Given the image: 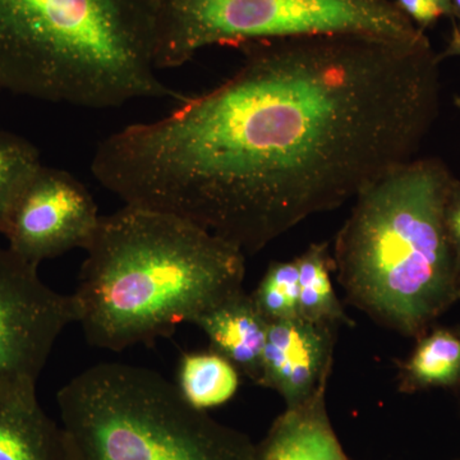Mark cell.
I'll list each match as a JSON object with an SVG mask.
<instances>
[{"mask_svg": "<svg viewBox=\"0 0 460 460\" xmlns=\"http://www.w3.org/2000/svg\"><path fill=\"white\" fill-rule=\"evenodd\" d=\"M445 228L456 255V268L460 275V181H454L445 205Z\"/></svg>", "mask_w": 460, "mask_h": 460, "instance_id": "cell-19", "label": "cell"}, {"mask_svg": "<svg viewBox=\"0 0 460 460\" xmlns=\"http://www.w3.org/2000/svg\"><path fill=\"white\" fill-rule=\"evenodd\" d=\"M241 372L217 350L184 353L178 366L177 389L199 411L222 407L238 393Z\"/></svg>", "mask_w": 460, "mask_h": 460, "instance_id": "cell-14", "label": "cell"}, {"mask_svg": "<svg viewBox=\"0 0 460 460\" xmlns=\"http://www.w3.org/2000/svg\"><path fill=\"white\" fill-rule=\"evenodd\" d=\"M77 321L74 298L51 289L39 266L0 246V398L38 399L57 339Z\"/></svg>", "mask_w": 460, "mask_h": 460, "instance_id": "cell-7", "label": "cell"}, {"mask_svg": "<svg viewBox=\"0 0 460 460\" xmlns=\"http://www.w3.org/2000/svg\"><path fill=\"white\" fill-rule=\"evenodd\" d=\"M298 278L296 259L269 265L259 286L251 293L257 310L269 323L301 317Z\"/></svg>", "mask_w": 460, "mask_h": 460, "instance_id": "cell-16", "label": "cell"}, {"mask_svg": "<svg viewBox=\"0 0 460 460\" xmlns=\"http://www.w3.org/2000/svg\"><path fill=\"white\" fill-rule=\"evenodd\" d=\"M456 180L436 157L395 166L353 199L332 247L345 302L407 338L422 337L459 301L445 228Z\"/></svg>", "mask_w": 460, "mask_h": 460, "instance_id": "cell-3", "label": "cell"}, {"mask_svg": "<svg viewBox=\"0 0 460 460\" xmlns=\"http://www.w3.org/2000/svg\"><path fill=\"white\" fill-rule=\"evenodd\" d=\"M57 402L72 460H256L247 435L193 408L148 368L100 363Z\"/></svg>", "mask_w": 460, "mask_h": 460, "instance_id": "cell-5", "label": "cell"}, {"mask_svg": "<svg viewBox=\"0 0 460 460\" xmlns=\"http://www.w3.org/2000/svg\"><path fill=\"white\" fill-rule=\"evenodd\" d=\"M420 31L432 29L443 17H447V11L438 0H393Z\"/></svg>", "mask_w": 460, "mask_h": 460, "instance_id": "cell-18", "label": "cell"}, {"mask_svg": "<svg viewBox=\"0 0 460 460\" xmlns=\"http://www.w3.org/2000/svg\"><path fill=\"white\" fill-rule=\"evenodd\" d=\"M234 74L104 138L91 172L124 205L175 215L256 255L414 154L440 107L428 35L247 42Z\"/></svg>", "mask_w": 460, "mask_h": 460, "instance_id": "cell-1", "label": "cell"}, {"mask_svg": "<svg viewBox=\"0 0 460 460\" xmlns=\"http://www.w3.org/2000/svg\"><path fill=\"white\" fill-rule=\"evenodd\" d=\"M456 332H460V326H459V328H458V329H456Z\"/></svg>", "mask_w": 460, "mask_h": 460, "instance_id": "cell-25", "label": "cell"}, {"mask_svg": "<svg viewBox=\"0 0 460 460\" xmlns=\"http://www.w3.org/2000/svg\"><path fill=\"white\" fill-rule=\"evenodd\" d=\"M416 341L413 352L396 362L399 392L414 394L460 386V332L429 329Z\"/></svg>", "mask_w": 460, "mask_h": 460, "instance_id": "cell-13", "label": "cell"}, {"mask_svg": "<svg viewBox=\"0 0 460 460\" xmlns=\"http://www.w3.org/2000/svg\"><path fill=\"white\" fill-rule=\"evenodd\" d=\"M0 460H72L62 425L33 401L0 398Z\"/></svg>", "mask_w": 460, "mask_h": 460, "instance_id": "cell-12", "label": "cell"}, {"mask_svg": "<svg viewBox=\"0 0 460 460\" xmlns=\"http://www.w3.org/2000/svg\"><path fill=\"white\" fill-rule=\"evenodd\" d=\"M458 290H459V299H460V277H459V283H458Z\"/></svg>", "mask_w": 460, "mask_h": 460, "instance_id": "cell-24", "label": "cell"}, {"mask_svg": "<svg viewBox=\"0 0 460 460\" xmlns=\"http://www.w3.org/2000/svg\"><path fill=\"white\" fill-rule=\"evenodd\" d=\"M326 390L286 408L261 443L255 444L256 460H350L330 422Z\"/></svg>", "mask_w": 460, "mask_h": 460, "instance_id": "cell-10", "label": "cell"}, {"mask_svg": "<svg viewBox=\"0 0 460 460\" xmlns=\"http://www.w3.org/2000/svg\"><path fill=\"white\" fill-rule=\"evenodd\" d=\"M454 102H456V108L460 109V96H456V99H454Z\"/></svg>", "mask_w": 460, "mask_h": 460, "instance_id": "cell-23", "label": "cell"}, {"mask_svg": "<svg viewBox=\"0 0 460 460\" xmlns=\"http://www.w3.org/2000/svg\"><path fill=\"white\" fill-rule=\"evenodd\" d=\"M438 2L443 5L445 11H447V17L450 18V0H438Z\"/></svg>", "mask_w": 460, "mask_h": 460, "instance_id": "cell-22", "label": "cell"}, {"mask_svg": "<svg viewBox=\"0 0 460 460\" xmlns=\"http://www.w3.org/2000/svg\"><path fill=\"white\" fill-rule=\"evenodd\" d=\"M157 72L154 0H0V93L95 111L180 102Z\"/></svg>", "mask_w": 460, "mask_h": 460, "instance_id": "cell-4", "label": "cell"}, {"mask_svg": "<svg viewBox=\"0 0 460 460\" xmlns=\"http://www.w3.org/2000/svg\"><path fill=\"white\" fill-rule=\"evenodd\" d=\"M41 165L35 145L22 136L0 129V226L18 193Z\"/></svg>", "mask_w": 460, "mask_h": 460, "instance_id": "cell-17", "label": "cell"}, {"mask_svg": "<svg viewBox=\"0 0 460 460\" xmlns=\"http://www.w3.org/2000/svg\"><path fill=\"white\" fill-rule=\"evenodd\" d=\"M298 266L299 313L302 319L339 328L354 326L345 314L332 284L335 270L329 242L313 243L302 255L296 257Z\"/></svg>", "mask_w": 460, "mask_h": 460, "instance_id": "cell-15", "label": "cell"}, {"mask_svg": "<svg viewBox=\"0 0 460 460\" xmlns=\"http://www.w3.org/2000/svg\"><path fill=\"white\" fill-rule=\"evenodd\" d=\"M74 298L86 341L122 352L171 337L243 290L246 255L175 215L124 205L100 217Z\"/></svg>", "mask_w": 460, "mask_h": 460, "instance_id": "cell-2", "label": "cell"}, {"mask_svg": "<svg viewBox=\"0 0 460 460\" xmlns=\"http://www.w3.org/2000/svg\"><path fill=\"white\" fill-rule=\"evenodd\" d=\"M157 71L180 68L214 45L362 33L414 39L419 27L393 0H154Z\"/></svg>", "mask_w": 460, "mask_h": 460, "instance_id": "cell-6", "label": "cell"}, {"mask_svg": "<svg viewBox=\"0 0 460 460\" xmlns=\"http://www.w3.org/2000/svg\"><path fill=\"white\" fill-rule=\"evenodd\" d=\"M450 20L460 27V0H450Z\"/></svg>", "mask_w": 460, "mask_h": 460, "instance_id": "cell-21", "label": "cell"}, {"mask_svg": "<svg viewBox=\"0 0 460 460\" xmlns=\"http://www.w3.org/2000/svg\"><path fill=\"white\" fill-rule=\"evenodd\" d=\"M441 62L447 58H460V27L453 23L452 32H450L449 40L443 53L438 54Z\"/></svg>", "mask_w": 460, "mask_h": 460, "instance_id": "cell-20", "label": "cell"}, {"mask_svg": "<svg viewBox=\"0 0 460 460\" xmlns=\"http://www.w3.org/2000/svg\"><path fill=\"white\" fill-rule=\"evenodd\" d=\"M100 217L83 181L63 169L41 165L18 193L0 233L16 255L39 266L69 251L86 250Z\"/></svg>", "mask_w": 460, "mask_h": 460, "instance_id": "cell-8", "label": "cell"}, {"mask_svg": "<svg viewBox=\"0 0 460 460\" xmlns=\"http://www.w3.org/2000/svg\"><path fill=\"white\" fill-rule=\"evenodd\" d=\"M211 349L228 358L239 372L260 385L269 321L244 290L226 299L195 320Z\"/></svg>", "mask_w": 460, "mask_h": 460, "instance_id": "cell-11", "label": "cell"}, {"mask_svg": "<svg viewBox=\"0 0 460 460\" xmlns=\"http://www.w3.org/2000/svg\"><path fill=\"white\" fill-rule=\"evenodd\" d=\"M337 330L302 317L269 323L260 386L277 392L286 408L328 389Z\"/></svg>", "mask_w": 460, "mask_h": 460, "instance_id": "cell-9", "label": "cell"}]
</instances>
